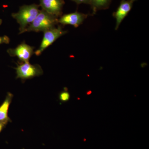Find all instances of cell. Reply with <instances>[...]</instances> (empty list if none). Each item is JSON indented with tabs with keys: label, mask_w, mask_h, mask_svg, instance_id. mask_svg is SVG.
Returning <instances> with one entry per match:
<instances>
[{
	"label": "cell",
	"mask_w": 149,
	"mask_h": 149,
	"mask_svg": "<svg viewBox=\"0 0 149 149\" xmlns=\"http://www.w3.org/2000/svg\"><path fill=\"white\" fill-rule=\"evenodd\" d=\"M13 97V95L11 93H8L5 100L0 105V123L7 125L9 122H11L8 113L9 109Z\"/></svg>",
	"instance_id": "9"
},
{
	"label": "cell",
	"mask_w": 149,
	"mask_h": 149,
	"mask_svg": "<svg viewBox=\"0 0 149 149\" xmlns=\"http://www.w3.org/2000/svg\"><path fill=\"white\" fill-rule=\"evenodd\" d=\"M58 17L42 9L35 20L24 30V33L32 31L45 32L55 27L58 23Z\"/></svg>",
	"instance_id": "2"
},
{
	"label": "cell",
	"mask_w": 149,
	"mask_h": 149,
	"mask_svg": "<svg viewBox=\"0 0 149 149\" xmlns=\"http://www.w3.org/2000/svg\"><path fill=\"white\" fill-rule=\"evenodd\" d=\"M66 31H64L60 26L47 30L44 32V36L40 47L35 52L37 56H40L49 46L52 45L55 41L60 37L67 33Z\"/></svg>",
	"instance_id": "4"
},
{
	"label": "cell",
	"mask_w": 149,
	"mask_h": 149,
	"mask_svg": "<svg viewBox=\"0 0 149 149\" xmlns=\"http://www.w3.org/2000/svg\"><path fill=\"white\" fill-rule=\"evenodd\" d=\"M15 68L16 70V78H20L23 81L41 76L44 72L39 65H32L29 62H23L17 64V66Z\"/></svg>",
	"instance_id": "3"
},
{
	"label": "cell",
	"mask_w": 149,
	"mask_h": 149,
	"mask_svg": "<svg viewBox=\"0 0 149 149\" xmlns=\"http://www.w3.org/2000/svg\"><path fill=\"white\" fill-rule=\"evenodd\" d=\"M40 2L43 10L57 17L61 16L64 0H40Z\"/></svg>",
	"instance_id": "6"
},
{
	"label": "cell",
	"mask_w": 149,
	"mask_h": 149,
	"mask_svg": "<svg viewBox=\"0 0 149 149\" xmlns=\"http://www.w3.org/2000/svg\"><path fill=\"white\" fill-rule=\"evenodd\" d=\"M6 125L3 124V123H0V133L2 132L3 129L5 128Z\"/></svg>",
	"instance_id": "14"
},
{
	"label": "cell",
	"mask_w": 149,
	"mask_h": 149,
	"mask_svg": "<svg viewBox=\"0 0 149 149\" xmlns=\"http://www.w3.org/2000/svg\"><path fill=\"white\" fill-rule=\"evenodd\" d=\"M133 2L128 0H122L117 10L113 13V16L116 19L115 29L117 30L123 20L127 16L132 9Z\"/></svg>",
	"instance_id": "8"
},
{
	"label": "cell",
	"mask_w": 149,
	"mask_h": 149,
	"mask_svg": "<svg viewBox=\"0 0 149 149\" xmlns=\"http://www.w3.org/2000/svg\"><path fill=\"white\" fill-rule=\"evenodd\" d=\"M35 47L23 42L14 49H8V53L11 56H17L22 62H29V60L35 53Z\"/></svg>",
	"instance_id": "5"
},
{
	"label": "cell",
	"mask_w": 149,
	"mask_h": 149,
	"mask_svg": "<svg viewBox=\"0 0 149 149\" xmlns=\"http://www.w3.org/2000/svg\"><path fill=\"white\" fill-rule=\"evenodd\" d=\"M128 1H133V2L135 1H136V0H128Z\"/></svg>",
	"instance_id": "17"
},
{
	"label": "cell",
	"mask_w": 149,
	"mask_h": 149,
	"mask_svg": "<svg viewBox=\"0 0 149 149\" xmlns=\"http://www.w3.org/2000/svg\"><path fill=\"white\" fill-rule=\"evenodd\" d=\"M111 0H89V5L91 6L93 13L97 10L108 8Z\"/></svg>",
	"instance_id": "10"
},
{
	"label": "cell",
	"mask_w": 149,
	"mask_h": 149,
	"mask_svg": "<svg viewBox=\"0 0 149 149\" xmlns=\"http://www.w3.org/2000/svg\"><path fill=\"white\" fill-rule=\"evenodd\" d=\"M88 14L75 12L61 16L58 19V22L62 25L69 24L74 27H77L82 24L85 19L88 17Z\"/></svg>",
	"instance_id": "7"
},
{
	"label": "cell",
	"mask_w": 149,
	"mask_h": 149,
	"mask_svg": "<svg viewBox=\"0 0 149 149\" xmlns=\"http://www.w3.org/2000/svg\"><path fill=\"white\" fill-rule=\"evenodd\" d=\"M40 6L36 4L25 5L20 7L17 13H12V16L19 24V34L24 33V30L35 20L40 12Z\"/></svg>",
	"instance_id": "1"
},
{
	"label": "cell",
	"mask_w": 149,
	"mask_h": 149,
	"mask_svg": "<svg viewBox=\"0 0 149 149\" xmlns=\"http://www.w3.org/2000/svg\"><path fill=\"white\" fill-rule=\"evenodd\" d=\"M70 95L67 91L62 92L59 95V98L60 100L62 102H67L69 100Z\"/></svg>",
	"instance_id": "11"
},
{
	"label": "cell",
	"mask_w": 149,
	"mask_h": 149,
	"mask_svg": "<svg viewBox=\"0 0 149 149\" xmlns=\"http://www.w3.org/2000/svg\"><path fill=\"white\" fill-rule=\"evenodd\" d=\"M77 4L85 3L89 4V0H72Z\"/></svg>",
	"instance_id": "13"
},
{
	"label": "cell",
	"mask_w": 149,
	"mask_h": 149,
	"mask_svg": "<svg viewBox=\"0 0 149 149\" xmlns=\"http://www.w3.org/2000/svg\"><path fill=\"white\" fill-rule=\"evenodd\" d=\"M10 42V38L8 36L0 37V45L3 44H8Z\"/></svg>",
	"instance_id": "12"
},
{
	"label": "cell",
	"mask_w": 149,
	"mask_h": 149,
	"mask_svg": "<svg viewBox=\"0 0 149 149\" xmlns=\"http://www.w3.org/2000/svg\"><path fill=\"white\" fill-rule=\"evenodd\" d=\"M2 23V20L1 19H0V25H1V24Z\"/></svg>",
	"instance_id": "16"
},
{
	"label": "cell",
	"mask_w": 149,
	"mask_h": 149,
	"mask_svg": "<svg viewBox=\"0 0 149 149\" xmlns=\"http://www.w3.org/2000/svg\"><path fill=\"white\" fill-rule=\"evenodd\" d=\"M91 93H92V92H91V91H90V92H88V93H87V95H90V94H91Z\"/></svg>",
	"instance_id": "15"
}]
</instances>
